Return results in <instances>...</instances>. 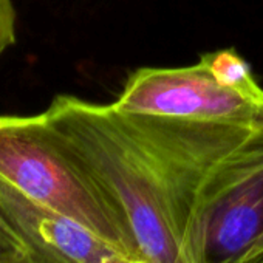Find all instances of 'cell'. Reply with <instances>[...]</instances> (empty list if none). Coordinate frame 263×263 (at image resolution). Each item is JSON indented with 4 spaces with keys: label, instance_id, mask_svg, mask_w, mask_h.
<instances>
[{
    "label": "cell",
    "instance_id": "cell-9",
    "mask_svg": "<svg viewBox=\"0 0 263 263\" xmlns=\"http://www.w3.org/2000/svg\"><path fill=\"white\" fill-rule=\"evenodd\" d=\"M107 263H149L146 260H141V258H135V257H127L121 252H115L108 260Z\"/></svg>",
    "mask_w": 263,
    "mask_h": 263
},
{
    "label": "cell",
    "instance_id": "cell-8",
    "mask_svg": "<svg viewBox=\"0 0 263 263\" xmlns=\"http://www.w3.org/2000/svg\"><path fill=\"white\" fill-rule=\"evenodd\" d=\"M16 42V10L13 0H0V56Z\"/></svg>",
    "mask_w": 263,
    "mask_h": 263
},
{
    "label": "cell",
    "instance_id": "cell-3",
    "mask_svg": "<svg viewBox=\"0 0 263 263\" xmlns=\"http://www.w3.org/2000/svg\"><path fill=\"white\" fill-rule=\"evenodd\" d=\"M113 104L127 111L263 125V96L220 84L200 59L186 67L135 70Z\"/></svg>",
    "mask_w": 263,
    "mask_h": 263
},
{
    "label": "cell",
    "instance_id": "cell-6",
    "mask_svg": "<svg viewBox=\"0 0 263 263\" xmlns=\"http://www.w3.org/2000/svg\"><path fill=\"white\" fill-rule=\"evenodd\" d=\"M212 76L223 85L240 90L246 95L263 96V87L257 82L252 68L235 50L223 48L200 56Z\"/></svg>",
    "mask_w": 263,
    "mask_h": 263
},
{
    "label": "cell",
    "instance_id": "cell-10",
    "mask_svg": "<svg viewBox=\"0 0 263 263\" xmlns=\"http://www.w3.org/2000/svg\"><path fill=\"white\" fill-rule=\"evenodd\" d=\"M263 255V234L260 235V238L252 245V248L249 249V252L246 254V257H245V260L243 261H246V260H249V258H255V257H261Z\"/></svg>",
    "mask_w": 263,
    "mask_h": 263
},
{
    "label": "cell",
    "instance_id": "cell-1",
    "mask_svg": "<svg viewBox=\"0 0 263 263\" xmlns=\"http://www.w3.org/2000/svg\"><path fill=\"white\" fill-rule=\"evenodd\" d=\"M45 122L149 263H204L218 203L263 166V125L127 111L58 95Z\"/></svg>",
    "mask_w": 263,
    "mask_h": 263
},
{
    "label": "cell",
    "instance_id": "cell-11",
    "mask_svg": "<svg viewBox=\"0 0 263 263\" xmlns=\"http://www.w3.org/2000/svg\"><path fill=\"white\" fill-rule=\"evenodd\" d=\"M241 263H263V255L261 257H255V258H249V260L241 261Z\"/></svg>",
    "mask_w": 263,
    "mask_h": 263
},
{
    "label": "cell",
    "instance_id": "cell-5",
    "mask_svg": "<svg viewBox=\"0 0 263 263\" xmlns=\"http://www.w3.org/2000/svg\"><path fill=\"white\" fill-rule=\"evenodd\" d=\"M263 234V166L238 183L215 208L204 243V263H241Z\"/></svg>",
    "mask_w": 263,
    "mask_h": 263
},
{
    "label": "cell",
    "instance_id": "cell-7",
    "mask_svg": "<svg viewBox=\"0 0 263 263\" xmlns=\"http://www.w3.org/2000/svg\"><path fill=\"white\" fill-rule=\"evenodd\" d=\"M0 263H34L33 254L0 201Z\"/></svg>",
    "mask_w": 263,
    "mask_h": 263
},
{
    "label": "cell",
    "instance_id": "cell-2",
    "mask_svg": "<svg viewBox=\"0 0 263 263\" xmlns=\"http://www.w3.org/2000/svg\"><path fill=\"white\" fill-rule=\"evenodd\" d=\"M0 177L28 198L78 221L118 252L138 258L127 226L64 152L42 113L0 115Z\"/></svg>",
    "mask_w": 263,
    "mask_h": 263
},
{
    "label": "cell",
    "instance_id": "cell-4",
    "mask_svg": "<svg viewBox=\"0 0 263 263\" xmlns=\"http://www.w3.org/2000/svg\"><path fill=\"white\" fill-rule=\"evenodd\" d=\"M0 201L25 238L34 263H107L118 252L78 221L28 198L2 177Z\"/></svg>",
    "mask_w": 263,
    "mask_h": 263
}]
</instances>
